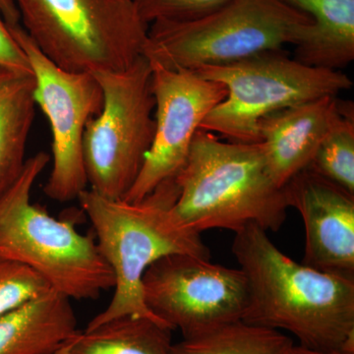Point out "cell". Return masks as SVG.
Segmentation results:
<instances>
[{
    "instance_id": "cell-13",
    "label": "cell",
    "mask_w": 354,
    "mask_h": 354,
    "mask_svg": "<svg viewBox=\"0 0 354 354\" xmlns=\"http://www.w3.org/2000/svg\"><path fill=\"white\" fill-rule=\"evenodd\" d=\"M344 106L337 95H326L279 109L260 120L268 169L279 187L308 167Z\"/></svg>"
},
{
    "instance_id": "cell-9",
    "label": "cell",
    "mask_w": 354,
    "mask_h": 354,
    "mask_svg": "<svg viewBox=\"0 0 354 354\" xmlns=\"http://www.w3.org/2000/svg\"><path fill=\"white\" fill-rule=\"evenodd\" d=\"M8 26L26 55L35 78V102L50 122L53 169L44 186L50 199L77 200L88 189L83 138L88 121L101 113L104 97L91 72H70L58 67L39 50L21 24Z\"/></svg>"
},
{
    "instance_id": "cell-24",
    "label": "cell",
    "mask_w": 354,
    "mask_h": 354,
    "mask_svg": "<svg viewBox=\"0 0 354 354\" xmlns=\"http://www.w3.org/2000/svg\"><path fill=\"white\" fill-rule=\"evenodd\" d=\"M286 354H353V353H344V351H315V349H310L304 348L301 346H295V344L288 348V351H286Z\"/></svg>"
},
{
    "instance_id": "cell-23",
    "label": "cell",
    "mask_w": 354,
    "mask_h": 354,
    "mask_svg": "<svg viewBox=\"0 0 354 354\" xmlns=\"http://www.w3.org/2000/svg\"><path fill=\"white\" fill-rule=\"evenodd\" d=\"M0 14L7 25L20 24V14L13 0H0Z\"/></svg>"
},
{
    "instance_id": "cell-7",
    "label": "cell",
    "mask_w": 354,
    "mask_h": 354,
    "mask_svg": "<svg viewBox=\"0 0 354 354\" xmlns=\"http://www.w3.org/2000/svg\"><path fill=\"white\" fill-rule=\"evenodd\" d=\"M193 71L227 91V97L203 121L202 129L234 143H261L259 122L268 114L337 95L353 85L341 70L309 66L286 57L283 50Z\"/></svg>"
},
{
    "instance_id": "cell-12",
    "label": "cell",
    "mask_w": 354,
    "mask_h": 354,
    "mask_svg": "<svg viewBox=\"0 0 354 354\" xmlns=\"http://www.w3.org/2000/svg\"><path fill=\"white\" fill-rule=\"evenodd\" d=\"M283 191L288 206L304 220L302 264L354 279V194L310 165L291 177Z\"/></svg>"
},
{
    "instance_id": "cell-1",
    "label": "cell",
    "mask_w": 354,
    "mask_h": 354,
    "mask_svg": "<svg viewBox=\"0 0 354 354\" xmlns=\"http://www.w3.org/2000/svg\"><path fill=\"white\" fill-rule=\"evenodd\" d=\"M232 252L250 295L242 320L290 333L304 348L354 354V279L295 262L254 223L235 232Z\"/></svg>"
},
{
    "instance_id": "cell-16",
    "label": "cell",
    "mask_w": 354,
    "mask_h": 354,
    "mask_svg": "<svg viewBox=\"0 0 354 354\" xmlns=\"http://www.w3.org/2000/svg\"><path fill=\"white\" fill-rule=\"evenodd\" d=\"M29 72L0 67V196L24 169L37 104Z\"/></svg>"
},
{
    "instance_id": "cell-11",
    "label": "cell",
    "mask_w": 354,
    "mask_h": 354,
    "mask_svg": "<svg viewBox=\"0 0 354 354\" xmlns=\"http://www.w3.org/2000/svg\"><path fill=\"white\" fill-rule=\"evenodd\" d=\"M151 66L155 135L136 181L122 199L129 203L141 201L160 183L177 176L203 121L227 95L225 86L203 78L193 70Z\"/></svg>"
},
{
    "instance_id": "cell-18",
    "label": "cell",
    "mask_w": 354,
    "mask_h": 354,
    "mask_svg": "<svg viewBox=\"0 0 354 354\" xmlns=\"http://www.w3.org/2000/svg\"><path fill=\"white\" fill-rule=\"evenodd\" d=\"M293 344L281 330L236 320L172 344L171 354H286Z\"/></svg>"
},
{
    "instance_id": "cell-2",
    "label": "cell",
    "mask_w": 354,
    "mask_h": 354,
    "mask_svg": "<svg viewBox=\"0 0 354 354\" xmlns=\"http://www.w3.org/2000/svg\"><path fill=\"white\" fill-rule=\"evenodd\" d=\"M176 181L179 196L171 216L188 232H236L250 223L278 232L285 223V191L270 174L262 143L221 141L200 128Z\"/></svg>"
},
{
    "instance_id": "cell-3",
    "label": "cell",
    "mask_w": 354,
    "mask_h": 354,
    "mask_svg": "<svg viewBox=\"0 0 354 354\" xmlns=\"http://www.w3.org/2000/svg\"><path fill=\"white\" fill-rule=\"evenodd\" d=\"M178 196L176 177L160 183L139 202L109 199L91 189L81 193L77 200L92 223L100 252L114 274L113 299L86 329L124 316L145 317L164 324L144 301L142 279L147 269L172 254L211 259L201 234L174 223L171 209Z\"/></svg>"
},
{
    "instance_id": "cell-17",
    "label": "cell",
    "mask_w": 354,
    "mask_h": 354,
    "mask_svg": "<svg viewBox=\"0 0 354 354\" xmlns=\"http://www.w3.org/2000/svg\"><path fill=\"white\" fill-rule=\"evenodd\" d=\"M172 330L153 319L124 316L77 330L57 354H171Z\"/></svg>"
},
{
    "instance_id": "cell-10",
    "label": "cell",
    "mask_w": 354,
    "mask_h": 354,
    "mask_svg": "<svg viewBox=\"0 0 354 354\" xmlns=\"http://www.w3.org/2000/svg\"><path fill=\"white\" fill-rule=\"evenodd\" d=\"M146 306L183 339L242 320L249 305L248 281L241 269L213 264L189 254L165 256L142 279Z\"/></svg>"
},
{
    "instance_id": "cell-20",
    "label": "cell",
    "mask_w": 354,
    "mask_h": 354,
    "mask_svg": "<svg viewBox=\"0 0 354 354\" xmlns=\"http://www.w3.org/2000/svg\"><path fill=\"white\" fill-rule=\"evenodd\" d=\"M50 290L48 281L30 268L0 259V317Z\"/></svg>"
},
{
    "instance_id": "cell-22",
    "label": "cell",
    "mask_w": 354,
    "mask_h": 354,
    "mask_svg": "<svg viewBox=\"0 0 354 354\" xmlns=\"http://www.w3.org/2000/svg\"><path fill=\"white\" fill-rule=\"evenodd\" d=\"M0 67L32 73L29 58L14 39L0 14Z\"/></svg>"
},
{
    "instance_id": "cell-21",
    "label": "cell",
    "mask_w": 354,
    "mask_h": 354,
    "mask_svg": "<svg viewBox=\"0 0 354 354\" xmlns=\"http://www.w3.org/2000/svg\"><path fill=\"white\" fill-rule=\"evenodd\" d=\"M228 0H133L140 17L150 26L160 21L183 22L202 17Z\"/></svg>"
},
{
    "instance_id": "cell-4",
    "label": "cell",
    "mask_w": 354,
    "mask_h": 354,
    "mask_svg": "<svg viewBox=\"0 0 354 354\" xmlns=\"http://www.w3.org/2000/svg\"><path fill=\"white\" fill-rule=\"evenodd\" d=\"M50 160L46 152L28 158L0 196V259L30 268L70 300H95L114 288V274L95 235L77 230L75 215L59 220L31 202L34 184Z\"/></svg>"
},
{
    "instance_id": "cell-8",
    "label": "cell",
    "mask_w": 354,
    "mask_h": 354,
    "mask_svg": "<svg viewBox=\"0 0 354 354\" xmlns=\"http://www.w3.org/2000/svg\"><path fill=\"white\" fill-rule=\"evenodd\" d=\"M91 73L100 84L104 104L84 133L88 189L122 200L136 181L155 135L152 66L141 55L121 71Z\"/></svg>"
},
{
    "instance_id": "cell-19",
    "label": "cell",
    "mask_w": 354,
    "mask_h": 354,
    "mask_svg": "<svg viewBox=\"0 0 354 354\" xmlns=\"http://www.w3.org/2000/svg\"><path fill=\"white\" fill-rule=\"evenodd\" d=\"M354 111L346 102L344 111L316 151L310 167L354 194Z\"/></svg>"
},
{
    "instance_id": "cell-5",
    "label": "cell",
    "mask_w": 354,
    "mask_h": 354,
    "mask_svg": "<svg viewBox=\"0 0 354 354\" xmlns=\"http://www.w3.org/2000/svg\"><path fill=\"white\" fill-rule=\"evenodd\" d=\"M311 25L283 0H228L197 19L153 23L143 55L167 69L218 66L297 46Z\"/></svg>"
},
{
    "instance_id": "cell-15",
    "label": "cell",
    "mask_w": 354,
    "mask_h": 354,
    "mask_svg": "<svg viewBox=\"0 0 354 354\" xmlns=\"http://www.w3.org/2000/svg\"><path fill=\"white\" fill-rule=\"evenodd\" d=\"M312 20L295 46V59L309 66L341 70L354 59V0H283Z\"/></svg>"
},
{
    "instance_id": "cell-6",
    "label": "cell",
    "mask_w": 354,
    "mask_h": 354,
    "mask_svg": "<svg viewBox=\"0 0 354 354\" xmlns=\"http://www.w3.org/2000/svg\"><path fill=\"white\" fill-rule=\"evenodd\" d=\"M13 1L28 36L66 71H121L143 55L149 26L133 0Z\"/></svg>"
},
{
    "instance_id": "cell-14",
    "label": "cell",
    "mask_w": 354,
    "mask_h": 354,
    "mask_svg": "<svg viewBox=\"0 0 354 354\" xmlns=\"http://www.w3.org/2000/svg\"><path fill=\"white\" fill-rule=\"evenodd\" d=\"M76 330L71 300L50 290L0 317V354H57Z\"/></svg>"
}]
</instances>
